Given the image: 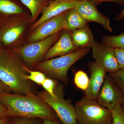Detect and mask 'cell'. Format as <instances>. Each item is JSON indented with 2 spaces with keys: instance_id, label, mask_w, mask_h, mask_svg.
I'll return each instance as SVG.
<instances>
[{
  "instance_id": "6da1fadb",
  "label": "cell",
  "mask_w": 124,
  "mask_h": 124,
  "mask_svg": "<svg viewBox=\"0 0 124 124\" xmlns=\"http://www.w3.org/2000/svg\"><path fill=\"white\" fill-rule=\"evenodd\" d=\"M27 67L13 50L4 48L0 52V81L15 94L26 95L34 93Z\"/></svg>"
},
{
  "instance_id": "7a4b0ae2",
  "label": "cell",
  "mask_w": 124,
  "mask_h": 124,
  "mask_svg": "<svg viewBox=\"0 0 124 124\" xmlns=\"http://www.w3.org/2000/svg\"><path fill=\"white\" fill-rule=\"evenodd\" d=\"M0 101L8 109L9 117L58 119L53 109L34 93L26 95L4 93L0 94Z\"/></svg>"
},
{
  "instance_id": "3957f363",
  "label": "cell",
  "mask_w": 124,
  "mask_h": 124,
  "mask_svg": "<svg viewBox=\"0 0 124 124\" xmlns=\"http://www.w3.org/2000/svg\"><path fill=\"white\" fill-rule=\"evenodd\" d=\"M90 48L86 47L80 49L66 55L41 61L33 68L44 73L47 77L60 81L67 85L68 84V72L70 68L87 55Z\"/></svg>"
},
{
  "instance_id": "277c9868",
  "label": "cell",
  "mask_w": 124,
  "mask_h": 124,
  "mask_svg": "<svg viewBox=\"0 0 124 124\" xmlns=\"http://www.w3.org/2000/svg\"><path fill=\"white\" fill-rule=\"evenodd\" d=\"M78 124H111V111L99 104L96 100L83 98L75 106Z\"/></svg>"
},
{
  "instance_id": "5b68a950",
  "label": "cell",
  "mask_w": 124,
  "mask_h": 124,
  "mask_svg": "<svg viewBox=\"0 0 124 124\" xmlns=\"http://www.w3.org/2000/svg\"><path fill=\"white\" fill-rule=\"evenodd\" d=\"M54 93V97L44 90L37 95L53 109L62 124H78L75 107L64 99L62 86L58 84Z\"/></svg>"
},
{
  "instance_id": "8992f818",
  "label": "cell",
  "mask_w": 124,
  "mask_h": 124,
  "mask_svg": "<svg viewBox=\"0 0 124 124\" xmlns=\"http://www.w3.org/2000/svg\"><path fill=\"white\" fill-rule=\"evenodd\" d=\"M62 31L41 40L28 43L13 49L28 68H32L43 60L46 52L58 39Z\"/></svg>"
},
{
  "instance_id": "52a82bcc",
  "label": "cell",
  "mask_w": 124,
  "mask_h": 124,
  "mask_svg": "<svg viewBox=\"0 0 124 124\" xmlns=\"http://www.w3.org/2000/svg\"><path fill=\"white\" fill-rule=\"evenodd\" d=\"M25 14L4 18L0 21V39L4 47L9 49L24 33L28 23Z\"/></svg>"
},
{
  "instance_id": "ba28073f",
  "label": "cell",
  "mask_w": 124,
  "mask_h": 124,
  "mask_svg": "<svg viewBox=\"0 0 124 124\" xmlns=\"http://www.w3.org/2000/svg\"><path fill=\"white\" fill-rule=\"evenodd\" d=\"M67 11L39 24L30 34L28 39V43L44 39L54 33L66 29V16Z\"/></svg>"
},
{
  "instance_id": "9c48e42d",
  "label": "cell",
  "mask_w": 124,
  "mask_h": 124,
  "mask_svg": "<svg viewBox=\"0 0 124 124\" xmlns=\"http://www.w3.org/2000/svg\"><path fill=\"white\" fill-rule=\"evenodd\" d=\"M96 100L102 106L110 111L124 102L122 92L108 75L104 78Z\"/></svg>"
},
{
  "instance_id": "30bf717a",
  "label": "cell",
  "mask_w": 124,
  "mask_h": 124,
  "mask_svg": "<svg viewBox=\"0 0 124 124\" xmlns=\"http://www.w3.org/2000/svg\"><path fill=\"white\" fill-rule=\"evenodd\" d=\"M91 48L94 62L107 73H113L120 69L114 48L95 41Z\"/></svg>"
},
{
  "instance_id": "8fae6325",
  "label": "cell",
  "mask_w": 124,
  "mask_h": 124,
  "mask_svg": "<svg viewBox=\"0 0 124 124\" xmlns=\"http://www.w3.org/2000/svg\"><path fill=\"white\" fill-rule=\"evenodd\" d=\"M81 0H53L42 10L41 17L31 27L33 31L45 21L57 16L71 9L75 8Z\"/></svg>"
},
{
  "instance_id": "7c38bea8",
  "label": "cell",
  "mask_w": 124,
  "mask_h": 124,
  "mask_svg": "<svg viewBox=\"0 0 124 124\" xmlns=\"http://www.w3.org/2000/svg\"><path fill=\"white\" fill-rule=\"evenodd\" d=\"M76 8L88 23H98L102 25L106 30L112 32L109 18L100 13L97 6L92 2L87 0H81Z\"/></svg>"
},
{
  "instance_id": "4fadbf2b",
  "label": "cell",
  "mask_w": 124,
  "mask_h": 124,
  "mask_svg": "<svg viewBox=\"0 0 124 124\" xmlns=\"http://www.w3.org/2000/svg\"><path fill=\"white\" fill-rule=\"evenodd\" d=\"M73 44L71 31L64 29L62 31L58 39L50 48L44 57V60H46L58 56L66 55L79 50Z\"/></svg>"
},
{
  "instance_id": "5bb4252c",
  "label": "cell",
  "mask_w": 124,
  "mask_h": 124,
  "mask_svg": "<svg viewBox=\"0 0 124 124\" xmlns=\"http://www.w3.org/2000/svg\"><path fill=\"white\" fill-rule=\"evenodd\" d=\"M88 66L91 76L88 86L85 91L84 98L88 100H96L107 73L95 62H90L88 63Z\"/></svg>"
},
{
  "instance_id": "9a60e30c",
  "label": "cell",
  "mask_w": 124,
  "mask_h": 124,
  "mask_svg": "<svg viewBox=\"0 0 124 124\" xmlns=\"http://www.w3.org/2000/svg\"><path fill=\"white\" fill-rule=\"evenodd\" d=\"M74 44L79 49L91 48L95 42L92 31L88 24L85 27L71 31Z\"/></svg>"
},
{
  "instance_id": "2e32d148",
  "label": "cell",
  "mask_w": 124,
  "mask_h": 124,
  "mask_svg": "<svg viewBox=\"0 0 124 124\" xmlns=\"http://www.w3.org/2000/svg\"><path fill=\"white\" fill-rule=\"evenodd\" d=\"M66 19V30L70 31L84 27L88 24V22L80 14L76 7L68 10Z\"/></svg>"
},
{
  "instance_id": "e0dca14e",
  "label": "cell",
  "mask_w": 124,
  "mask_h": 124,
  "mask_svg": "<svg viewBox=\"0 0 124 124\" xmlns=\"http://www.w3.org/2000/svg\"><path fill=\"white\" fill-rule=\"evenodd\" d=\"M23 14V7L15 0H0V15L4 18Z\"/></svg>"
},
{
  "instance_id": "ac0fdd59",
  "label": "cell",
  "mask_w": 124,
  "mask_h": 124,
  "mask_svg": "<svg viewBox=\"0 0 124 124\" xmlns=\"http://www.w3.org/2000/svg\"><path fill=\"white\" fill-rule=\"evenodd\" d=\"M23 4L31 12V21L35 20L45 7L48 5L50 0H20Z\"/></svg>"
},
{
  "instance_id": "d6986e66",
  "label": "cell",
  "mask_w": 124,
  "mask_h": 124,
  "mask_svg": "<svg viewBox=\"0 0 124 124\" xmlns=\"http://www.w3.org/2000/svg\"><path fill=\"white\" fill-rule=\"evenodd\" d=\"M102 43L115 48H124V31L118 35H104Z\"/></svg>"
},
{
  "instance_id": "ffe728a7",
  "label": "cell",
  "mask_w": 124,
  "mask_h": 124,
  "mask_svg": "<svg viewBox=\"0 0 124 124\" xmlns=\"http://www.w3.org/2000/svg\"><path fill=\"white\" fill-rule=\"evenodd\" d=\"M74 83L78 88L85 91L88 86L89 79L84 71H77L75 75Z\"/></svg>"
},
{
  "instance_id": "44dd1931",
  "label": "cell",
  "mask_w": 124,
  "mask_h": 124,
  "mask_svg": "<svg viewBox=\"0 0 124 124\" xmlns=\"http://www.w3.org/2000/svg\"><path fill=\"white\" fill-rule=\"evenodd\" d=\"M28 71L29 75L25 76V78L39 85H41L46 77L44 73L39 71L32 70L28 68Z\"/></svg>"
},
{
  "instance_id": "7402d4cb",
  "label": "cell",
  "mask_w": 124,
  "mask_h": 124,
  "mask_svg": "<svg viewBox=\"0 0 124 124\" xmlns=\"http://www.w3.org/2000/svg\"><path fill=\"white\" fill-rule=\"evenodd\" d=\"M108 75L114 81L121 91L124 97V68Z\"/></svg>"
},
{
  "instance_id": "603a6c76",
  "label": "cell",
  "mask_w": 124,
  "mask_h": 124,
  "mask_svg": "<svg viewBox=\"0 0 124 124\" xmlns=\"http://www.w3.org/2000/svg\"><path fill=\"white\" fill-rule=\"evenodd\" d=\"M9 121L10 124H42V119L38 118L11 117Z\"/></svg>"
},
{
  "instance_id": "cb8c5ba5",
  "label": "cell",
  "mask_w": 124,
  "mask_h": 124,
  "mask_svg": "<svg viewBox=\"0 0 124 124\" xmlns=\"http://www.w3.org/2000/svg\"><path fill=\"white\" fill-rule=\"evenodd\" d=\"M111 111L112 124H124V111L121 105H117Z\"/></svg>"
},
{
  "instance_id": "d4e9b609",
  "label": "cell",
  "mask_w": 124,
  "mask_h": 124,
  "mask_svg": "<svg viewBox=\"0 0 124 124\" xmlns=\"http://www.w3.org/2000/svg\"><path fill=\"white\" fill-rule=\"evenodd\" d=\"M58 84L57 81L51 78L46 77L41 85L47 93L51 96L54 97L55 96L54 90Z\"/></svg>"
},
{
  "instance_id": "484cf974",
  "label": "cell",
  "mask_w": 124,
  "mask_h": 124,
  "mask_svg": "<svg viewBox=\"0 0 124 124\" xmlns=\"http://www.w3.org/2000/svg\"><path fill=\"white\" fill-rule=\"evenodd\" d=\"M116 57L120 69L124 68V48H115Z\"/></svg>"
},
{
  "instance_id": "4316f807",
  "label": "cell",
  "mask_w": 124,
  "mask_h": 124,
  "mask_svg": "<svg viewBox=\"0 0 124 124\" xmlns=\"http://www.w3.org/2000/svg\"><path fill=\"white\" fill-rule=\"evenodd\" d=\"M90 1L96 6L103 2H115L121 5L124 6V0H87Z\"/></svg>"
},
{
  "instance_id": "83f0119b",
  "label": "cell",
  "mask_w": 124,
  "mask_h": 124,
  "mask_svg": "<svg viewBox=\"0 0 124 124\" xmlns=\"http://www.w3.org/2000/svg\"><path fill=\"white\" fill-rule=\"evenodd\" d=\"M7 113L8 109L0 101V119L7 117Z\"/></svg>"
},
{
  "instance_id": "f1b7e54d",
  "label": "cell",
  "mask_w": 124,
  "mask_h": 124,
  "mask_svg": "<svg viewBox=\"0 0 124 124\" xmlns=\"http://www.w3.org/2000/svg\"><path fill=\"white\" fill-rule=\"evenodd\" d=\"M6 93H12L7 86L0 81V94Z\"/></svg>"
},
{
  "instance_id": "f546056e",
  "label": "cell",
  "mask_w": 124,
  "mask_h": 124,
  "mask_svg": "<svg viewBox=\"0 0 124 124\" xmlns=\"http://www.w3.org/2000/svg\"><path fill=\"white\" fill-rule=\"evenodd\" d=\"M42 120V124H61L58 121V119H45Z\"/></svg>"
},
{
  "instance_id": "4dcf8cb0",
  "label": "cell",
  "mask_w": 124,
  "mask_h": 124,
  "mask_svg": "<svg viewBox=\"0 0 124 124\" xmlns=\"http://www.w3.org/2000/svg\"><path fill=\"white\" fill-rule=\"evenodd\" d=\"M124 18V8L116 16L115 19L116 21H119L122 20Z\"/></svg>"
},
{
  "instance_id": "1f68e13d",
  "label": "cell",
  "mask_w": 124,
  "mask_h": 124,
  "mask_svg": "<svg viewBox=\"0 0 124 124\" xmlns=\"http://www.w3.org/2000/svg\"><path fill=\"white\" fill-rule=\"evenodd\" d=\"M10 117H5L4 118L0 119V124H5L6 122H8L9 120Z\"/></svg>"
},
{
  "instance_id": "d6a6232c",
  "label": "cell",
  "mask_w": 124,
  "mask_h": 124,
  "mask_svg": "<svg viewBox=\"0 0 124 124\" xmlns=\"http://www.w3.org/2000/svg\"><path fill=\"white\" fill-rule=\"evenodd\" d=\"M4 48V47L3 44H2L1 40L0 39V51L2 50V49Z\"/></svg>"
},
{
  "instance_id": "836d02e7",
  "label": "cell",
  "mask_w": 124,
  "mask_h": 124,
  "mask_svg": "<svg viewBox=\"0 0 124 124\" xmlns=\"http://www.w3.org/2000/svg\"><path fill=\"white\" fill-rule=\"evenodd\" d=\"M121 106H122V108H123V110H124V102L121 104Z\"/></svg>"
},
{
  "instance_id": "e575fe53",
  "label": "cell",
  "mask_w": 124,
  "mask_h": 124,
  "mask_svg": "<svg viewBox=\"0 0 124 124\" xmlns=\"http://www.w3.org/2000/svg\"><path fill=\"white\" fill-rule=\"evenodd\" d=\"M9 121H8V122H6V124H10L9 122Z\"/></svg>"
},
{
  "instance_id": "d590c367",
  "label": "cell",
  "mask_w": 124,
  "mask_h": 124,
  "mask_svg": "<svg viewBox=\"0 0 124 124\" xmlns=\"http://www.w3.org/2000/svg\"><path fill=\"white\" fill-rule=\"evenodd\" d=\"M111 124H112V123H111Z\"/></svg>"
},
{
  "instance_id": "8d00e7d4",
  "label": "cell",
  "mask_w": 124,
  "mask_h": 124,
  "mask_svg": "<svg viewBox=\"0 0 124 124\" xmlns=\"http://www.w3.org/2000/svg\"></svg>"
}]
</instances>
